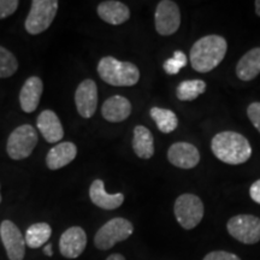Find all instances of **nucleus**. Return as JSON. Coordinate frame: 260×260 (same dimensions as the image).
<instances>
[{
	"mask_svg": "<svg viewBox=\"0 0 260 260\" xmlns=\"http://www.w3.org/2000/svg\"><path fill=\"white\" fill-rule=\"evenodd\" d=\"M228 44L219 35H207L198 40L190 50L191 67L198 73H210L225 57Z\"/></svg>",
	"mask_w": 260,
	"mask_h": 260,
	"instance_id": "nucleus-1",
	"label": "nucleus"
},
{
	"mask_svg": "<svg viewBox=\"0 0 260 260\" xmlns=\"http://www.w3.org/2000/svg\"><path fill=\"white\" fill-rule=\"evenodd\" d=\"M211 148L217 159L230 165L243 164L252 155L248 140L235 132L218 133L212 139Z\"/></svg>",
	"mask_w": 260,
	"mask_h": 260,
	"instance_id": "nucleus-2",
	"label": "nucleus"
},
{
	"mask_svg": "<svg viewBox=\"0 0 260 260\" xmlns=\"http://www.w3.org/2000/svg\"><path fill=\"white\" fill-rule=\"evenodd\" d=\"M98 74L104 82L115 87H132L140 80V70L135 64L121 61L111 56L100 59Z\"/></svg>",
	"mask_w": 260,
	"mask_h": 260,
	"instance_id": "nucleus-3",
	"label": "nucleus"
},
{
	"mask_svg": "<svg viewBox=\"0 0 260 260\" xmlns=\"http://www.w3.org/2000/svg\"><path fill=\"white\" fill-rule=\"evenodd\" d=\"M134 233V226L130 220L117 217L98 230L94 236V245L100 251H107L112 248L116 243L125 241Z\"/></svg>",
	"mask_w": 260,
	"mask_h": 260,
	"instance_id": "nucleus-4",
	"label": "nucleus"
},
{
	"mask_svg": "<svg viewBox=\"0 0 260 260\" xmlns=\"http://www.w3.org/2000/svg\"><path fill=\"white\" fill-rule=\"evenodd\" d=\"M58 6L59 3L56 0H32L24 23L28 34L38 35L47 30L56 18Z\"/></svg>",
	"mask_w": 260,
	"mask_h": 260,
	"instance_id": "nucleus-5",
	"label": "nucleus"
},
{
	"mask_svg": "<svg viewBox=\"0 0 260 260\" xmlns=\"http://www.w3.org/2000/svg\"><path fill=\"white\" fill-rule=\"evenodd\" d=\"M38 132L30 124H22L11 133L6 144V152L14 160L28 158L37 147Z\"/></svg>",
	"mask_w": 260,
	"mask_h": 260,
	"instance_id": "nucleus-6",
	"label": "nucleus"
},
{
	"mask_svg": "<svg viewBox=\"0 0 260 260\" xmlns=\"http://www.w3.org/2000/svg\"><path fill=\"white\" fill-rule=\"evenodd\" d=\"M174 212L178 224L183 229H194L204 217L203 201L194 194H182L175 203Z\"/></svg>",
	"mask_w": 260,
	"mask_h": 260,
	"instance_id": "nucleus-7",
	"label": "nucleus"
},
{
	"mask_svg": "<svg viewBox=\"0 0 260 260\" xmlns=\"http://www.w3.org/2000/svg\"><path fill=\"white\" fill-rule=\"evenodd\" d=\"M228 233L245 245L260 241V218L251 214H239L228 222Z\"/></svg>",
	"mask_w": 260,
	"mask_h": 260,
	"instance_id": "nucleus-8",
	"label": "nucleus"
},
{
	"mask_svg": "<svg viewBox=\"0 0 260 260\" xmlns=\"http://www.w3.org/2000/svg\"><path fill=\"white\" fill-rule=\"evenodd\" d=\"M154 23L158 34L162 37L175 34L181 25V12L176 3L161 0L155 9Z\"/></svg>",
	"mask_w": 260,
	"mask_h": 260,
	"instance_id": "nucleus-9",
	"label": "nucleus"
},
{
	"mask_svg": "<svg viewBox=\"0 0 260 260\" xmlns=\"http://www.w3.org/2000/svg\"><path fill=\"white\" fill-rule=\"evenodd\" d=\"M0 239L10 260H23L25 255V240L21 230L11 220L5 219L0 224Z\"/></svg>",
	"mask_w": 260,
	"mask_h": 260,
	"instance_id": "nucleus-10",
	"label": "nucleus"
},
{
	"mask_svg": "<svg viewBox=\"0 0 260 260\" xmlns=\"http://www.w3.org/2000/svg\"><path fill=\"white\" fill-rule=\"evenodd\" d=\"M75 104L81 117H93L98 106V87L93 80L87 79L79 84L75 92Z\"/></svg>",
	"mask_w": 260,
	"mask_h": 260,
	"instance_id": "nucleus-11",
	"label": "nucleus"
},
{
	"mask_svg": "<svg viewBox=\"0 0 260 260\" xmlns=\"http://www.w3.org/2000/svg\"><path fill=\"white\" fill-rule=\"evenodd\" d=\"M87 246V234L81 226H71L61 234L59 240L60 254L67 259H76Z\"/></svg>",
	"mask_w": 260,
	"mask_h": 260,
	"instance_id": "nucleus-12",
	"label": "nucleus"
},
{
	"mask_svg": "<svg viewBox=\"0 0 260 260\" xmlns=\"http://www.w3.org/2000/svg\"><path fill=\"white\" fill-rule=\"evenodd\" d=\"M168 159L176 168L193 169L199 164L200 153L194 145L188 142H176L169 148Z\"/></svg>",
	"mask_w": 260,
	"mask_h": 260,
	"instance_id": "nucleus-13",
	"label": "nucleus"
},
{
	"mask_svg": "<svg viewBox=\"0 0 260 260\" xmlns=\"http://www.w3.org/2000/svg\"><path fill=\"white\" fill-rule=\"evenodd\" d=\"M44 83L38 76H30L25 81L19 92V105L25 113H31L38 109L40 103Z\"/></svg>",
	"mask_w": 260,
	"mask_h": 260,
	"instance_id": "nucleus-14",
	"label": "nucleus"
},
{
	"mask_svg": "<svg viewBox=\"0 0 260 260\" xmlns=\"http://www.w3.org/2000/svg\"><path fill=\"white\" fill-rule=\"evenodd\" d=\"M37 125L42 138L46 140L48 144H56L63 139V125H61L58 116L52 110H45L39 115Z\"/></svg>",
	"mask_w": 260,
	"mask_h": 260,
	"instance_id": "nucleus-15",
	"label": "nucleus"
},
{
	"mask_svg": "<svg viewBox=\"0 0 260 260\" xmlns=\"http://www.w3.org/2000/svg\"><path fill=\"white\" fill-rule=\"evenodd\" d=\"M89 198L95 206L104 210H116L124 203V195L122 193H106L103 180L93 181L89 188Z\"/></svg>",
	"mask_w": 260,
	"mask_h": 260,
	"instance_id": "nucleus-16",
	"label": "nucleus"
},
{
	"mask_svg": "<svg viewBox=\"0 0 260 260\" xmlns=\"http://www.w3.org/2000/svg\"><path fill=\"white\" fill-rule=\"evenodd\" d=\"M98 15L106 23L119 25L130 18V10L125 4L117 0H107L98 5Z\"/></svg>",
	"mask_w": 260,
	"mask_h": 260,
	"instance_id": "nucleus-17",
	"label": "nucleus"
},
{
	"mask_svg": "<svg viewBox=\"0 0 260 260\" xmlns=\"http://www.w3.org/2000/svg\"><path fill=\"white\" fill-rule=\"evenodd\" d=\"M77 147L73 142H60L52 147L46 157V165L50 170H59L76 158Z\"/></svg>",
	"mask_w": 260,
	"mask_h": 260,
	"instance_id": "nucleus-18",
	"label": "nucleus"
},
{
	"mask_svg": "<svg viewBox=\"0 0 260 260\" xmlns=\"http://www.w3.org/2000/svg\"><path fill=\"white\" fill-rule=\"evenodd\" d=\"M132 113V104L122 95H113L103 104L102 115L106 121L118 123L125 121Z\"/></svg>",
	"mask_w": 260,
	"mask_h": 260,
	"instance_id": "nucleus-19",
	"label": "nucleus"
},
{
	"mask_svg": "<svg viewBox=\"0 0 260 260\" xmlns=\"http://www.w3.org/2000/svg\"><path fill=\"white\" fill-rule=\"evenodd\" d=\"M260 74V47L248 51L236 65V75L241 81H252Z\"/></svg>",
	"mask_w": 260,
	"mask_h": 260,
	"instance_id": "nucleus-20",
	"label": "nucleus"
},
{
	"mask_svg": "<svg viewBox=\"0 0 260 260\" xmlns=\"http://www.w3.org/2000/svg\"><path fill=\"white\" fill-rule=\"evenodd\" d=\"M133 148L135 154L141 159H149L154 154L153 135L144 125H138L134 129Z\"/></svg>",
	"mask_w": 260,
	"mask_h": 260,
	"instance_id": "nucleus-21",
	"label": "nucleus"
},
{
	"mask_svg": "<svg viewBox=\"0 0 260 260\" xmlns=\"http://www.w3.org/2000/svg\"><path fill=\"white\" fill-rule=\"evenodd\" d=\"M52 235V228L47 223H35L30 225L25 232V245L29 248H39L46 245Z\"/></svg>",
	"mask_w": 260,
	"mask_h": 260,
	"instance_id": "nucleus-22",
	"label": "nucleus"
},
{
	"mask_svg": "<svg viewBox=\"0 0 260 260\" xmlns=\"http://www.w3.org/2000/svg\"><path fill=\"white\" fill-rule=\"evenodd\" d=\"M149 113H151V117L153 118L158 129L161 133H164V134H169V133L174 132L177 128V116L171 110L160 109V107H152Z\"/></svg>",
	"mask_w": 260,
	"mask_h": 260,
	"instance_id": "nucleus-23",
	"label": "nucleus"
},
{
	"mask_svg": "<svg viewBox=\"0 0 260 260\" xmlns=\"http://www.w3.org/2000/svg\"><path fill=\"white\" fill-rule=\"evenodd\" d=\"M206 83L203 80L183 81L177 86L176 95L182 102H191L205 93Z\"/></svg>",
	"mask_w": 260,
	"mask_h": 260,
	"instance_id": "nucleus-24",
	"label": "nucleus"
},
{
	"mask_svg": "<svg viewBox=\"0 0 260 260\" xmlns=\"http://www.w3.org/2000/svg\"><path fill=\"white\" fill-rule=\"evenodd\" d=\"M18 70V61L9 50L0 46V79H8Z\"/></svg>",
	"mask_w": 260,
	"mask_h": 260,
	"instance_id": "nucleus-25",
	"label": "nucleus"
},
{
	"mask_svg": "<svg viewBox=\"0 0 260 260\" xmlns=\"http://www.w3.org/2000/svg\"><path fill=\"white\" fill-rule=\"evenodd\" d=\"M187 65V57L183 52L176 51L174 53V57L170 58L165 61L162 68H164L165 73L169 75H176L180 73L182 68H184Z\"/></svg>",
	"mask_w": 260,
	"mask_h": 260,
	"instance_id": "nucleus-26",
	"label": "nucleus"
},
{
	"mask_svg": "<svg viewBox=\"0 0 260 260\" xmlns=\"http://www.w3.org/2000/svg\"><path fill=\"white\" fill-rule=\"evenodd\" d=\"M18 5L19 3L17 0H0V19H4L15 14Z\"/></svg>",
	"mask_w": 260,
	"mask_h": 260,
	"instance_id": "nucleus-27",
	"label": "nucleus"
},
{
	"mask_svg": "<svg viewBox=\"0 0 260 260\" xmlns=\"http://www.w3.org/2000/svg\"><path fill=\"white\" fill-rule=\"evenodd\" d=\"M247 115H248V118L251 119L253 125L260 133V103L251 104L247 109Z\"/></svg>",
	"mask_w": 260,
	"mask_h": 260,
	"instance_id": "nucleus-28",
	"label": "nucleus"
},
{
	"mask_svg": "<svg viewBox=\"0 0 260 260\" xmlns=\"http://www.w3.org/2000/svg\"><path fill=\"white\" fill-rule=\"evenodd\" d=\"M204 260H241L239 256L233 254V253L225 251H214L211 252L205 256Z\"/></svg>",
	"mask_w": 260,
	"mask_h": 260,
	"instance_id": "nucleus-29",
	"label": "nucleus"
},
{
	"mask_svg": "<svg viewBox=\"0 0 260 260\" xmlns=\"http://www.w3.org/2000/svg\"><path fill=\"white\" fill-rule=\"evenodd\" d=\"M249 195L256 204H260V180L255 181L249 188Z\"/></svg>",
	"mask_w": 260,
	"mask_h": 260,
	"instance_id": "nucleus-30",
	"label": "nucleus"
},
{
	"mask_svg": "<svg viewBox=\"0 0 260 260\" xmlns=\"http://www.w3.org/2000/svg\"><path fill=\"white\" fill-rule=\"evenodd\" d=\"M106 260H125V258L122 254H119V253H115V254L107 256Z\"/></svg>",
	"mask_w": 260,
	"mask_h": 260,
	"instance_id": "nucleus-31",
	"label": "nucleus"
},
{
	"mask_svg": "<svg viewBox=\"0 0 260 260\" xmlns=\"http://www.w3.org/2000/svg\"><path fill=\"white\" fill-rule=\"evenodd\" d=\"M44 253L46 254L47 256H52L53 255V251H52V245L51 243H48L47 246L44 247Z\"/></svg>",
	"mask_w": 260,
	"mask_h": 260,
	"instance_id": "nucleus-32",
	"label": "nucleus"
},
{
	"mask_svg": "<svg viewBox=\"0 0 260 260\" xmlns=\"http://www.w3.org/2000/svg\"><path fill=\"white\" fill-rule=\"evenodd\" d=\"M255 12L260 17V0H256L255 2Z\"/></svg>",
	"mask_w": 260,
	"mask_h": 260,
	"instance_id": "nucleus-33",
	"label": "nucleus"
},
{
	"mask_svg": "<svg viewBox=\"0 0 260 260\" xmlns=\"http://www.w3.org/2000/svg\"><path fill=\"white\" fill-rule=\"evenodd\" d=\"M0 204H2V194H0Z\"/></svg>",
	"mask_w": 260,
	"mask_h": 260,
	"instance_id": "nucleus-34",
	"label": "nucleus"
}]
</instances>
